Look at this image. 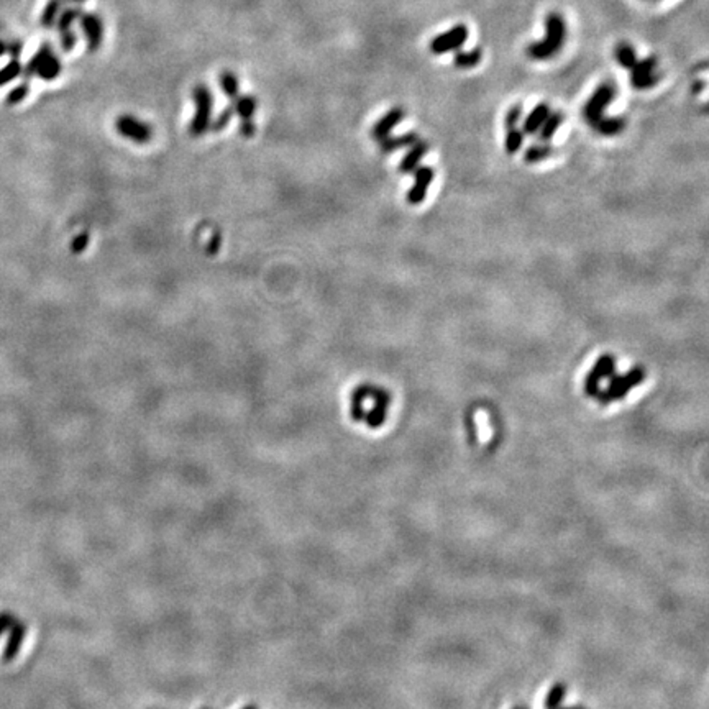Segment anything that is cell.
Wrapping results in <instances>:
<instances>
[{
  "mask_svg": "<svg viewBox=\"0 0 709 709\" xmlns=\"http://www.w3.org/2000/svg\"><path fill=\"white\" fill-rule=\"evenodd\" d=\"M64 2H74V3H84L86 0H64Z\"/></svg>",
  "mask_w": 709,
  "mask_h": 709,
  "instance_id": "cell-34",
  "label": "cell"
},
{
  "mask_svg": "<svg viewBox=\"0 0 709 709\" xmlns=\"http://www.w3.org/2000/svg\"><path fill=\"white\" fill-rule=\"evenodd\" d=\"M466 40H468V27H466L465 23H458L450 30H447V32L432 38L429 50L430 53H434L437 56L452 53V51L463 48Z\"/></svg>",
  "mask_w": 709,
  "mask_h": 709,
  "instance_id": "cell-4",
  "label": "cell"
},
{
  "mask_svg": "<svg viewBox=\"0 0 709 709\" xmlns=\"http://www.w3.org/2000/svg\"><path fill=\"white\" fill-rule=\"evenodd\" d=\"M417 141V135L416 133H409V135H403V137H386L383 138L381 141H379V148H381L384 153H391V151H396L399 148H403V146H410L414 145Z\"/></svg>",
  "mask_w": 709,
  "mask_h": 709,
  "instance_id": "cell-23",
  "label": "cell"
},
{
  "mask_svg": "<svg viewBox=\"0 0 709 709\" xmlns=\"http://www.w3.org/2000/svg\"><path fill=\"white\" fill-rule=\"evenodd\" d=\"M368 397L375 401V404L368 412H365V419H363V421H365L366 426L371 427V429H378V427H381L384 421H386L391 396H389L388 391H384V389L370 386Z\"/></svg>",
  "mask_w": 709,
  "mask_h": 709,
  "instance_id": "cell-10",
  "label": "cell"
},
{
  "mask_svg": "<svg viewBox=\"0 0 709 709\" xmlns=\"http://www.w3.org/2000/svg\"><path fill=\"white\" fill-rule=\"evenodd\" d=\"M657 66H659V59L655 56H647L643 59H637V63L630 68V84H632V88L643 90L659 84L660 74L657 72Z\"/></svg>",
  "mask_w": 709,
  "mask_h": 709,
  "instance_id": "cell-6",
  "label": "cell"
},
{
  "mask_svg": "<svg viewBox=\"0 0 709 709\" xmlns=\"http://www.w3.org/2000/svg\"><path fill=\"white\" fill-rule=\"evenodd\" d=\"M88 245H89V233L88 232H81L79 235L74 237V240H72V243H71L72 253H74V254L82 253L86 248H88Z\"/></svg>",
  "mask_w": 709,
  "mask_h": 709,
  "instance_id": "cell-30",
  "label": "cell"
},
{
  "mask_svg": "<svg viewBox=\"0 0 709 709\" xmlns=\"http://www.w3.org/2000/svg\"><path fill=\"white\" fill-rule=\"evenodd\" d=\"M614 59L619 63L621 68L629 69L630 71V68L637 63L639 58H637V53H635L634 46L628 41H622L616 46V48H614Z\"/></svg>",
  "mask_w": 709,
  "mask_h": 709,
  "instance_id": "cell-21",
  "label": "cell"
},
{
  "mask_svg": "<svg viewBox=\"0 0 709 709\" xmlns=\"http://www.w3.org/2000/svg\"><path fill=\"white\" fill-rule=\"evenodd\" d=\"M616 97V88L611 82H603L598 89L595 90L593 96L588 99L583 114H585L586 122L590 125L598 123L604 117V110L608 109L609 103Z\"/></svg>",
  "mask_w": 709,
  "mask_h": 709,
  "instance_id": "cell-5",
  "label": "cell"
},
{
  "mask_svg": "<svg viewBox=\"0 0 709 709\" xmlns=\"http://www.w3.org/2000/svg\"><path fill=\"white\" fill-rule=\"evenodd\" d=\"M19 72H20V66H19V63H12V64H8V66H7L6 69H3V71H0V86L6 84V82H8V81L14 79V77H15L17 74H19Z\"/></svg>",
  "mask_w": 709,
  "mask_h": 709,
  "instance_id": "cell-31",
  "label": "cell"
},
{
  "mask_svg": "<svg viewBox=\"0 0 709 709\" xmlns=\"http://www.w3.org/2000/svg\"><path fill=\"white\" fill-rule=\"evenodd\" d=\"M550 106L546 102H540L534 109L530 110V114L526 117L524 123H522V133L524 135H535L539 132L542 123L546 122V119L550 114Z\"/></svg>",
  "mask_w": 709,
  "mask_h": 709,
  "instance_id": "cell-15",
  "label": "cell"
},
{
  "mask_svg": "<svg viewBox=\"0 0 709 709\" xmlns=\"http://www.w3.org/2000/svg\"><path fill=\"white\" fill-rule=\"evenodd\" d=\"M552 154V148L548 145H532L527 148L524 159L527 163H537L542 161V159L548 158Z\"/></svg>",
  "mask_w": 709,
  "mask_h": 709,
  "instance_id": "cell-26",
  "label": "cell"
},
{
  "mask_svg": "<svg viewBox=\"0 0 709 709\" xmlns=\"http://www.w3.org/2000/svg\"><path fill=\"white\" fill-rule=\"evenodd\" d=\"M81 15H82L81 8L74 7V8H66V10L61 14V17H59L58 30H59V34H61V46L66 51L74 48L76 34L71 32V23L74 20L81 19Z\"/></svg>",
  "mask_w": 709,
  "mask_h": 709,
  "instance_id": "cell-12",
  "label": "cell"
},
{
  "mask_svg": "<svg viewBox=\"0 0 709 709\" xmlns=\"http://www.w3.org/2000/svg\"><path fill=\"white\" fill-rule=\"evenodd\" d=\"M435 172L429 166H421L416 170V183H414L410 191L408 192V201L410 204H421L426 199L427 189L434 179Z\"/></svg>",
  "mask_w": 709,
  "mask_h": 709,
  "instance_id": "cell-13",
  "label": "cell"
},
{
  "mask_svg": "<svg viewBox=\"0 0 709 709\" xmlns=\"http://www.w3.org/2000/svg\"><path fill=\"white\" fill-rule=\"evenodd\" d=\"M233 114H235V112H233L232 106L227 107L226 110L220 112V115L217 117V119H214L210 122V130H212V132H222V130L228 125V122H230V120H232Z\"/></svg>",
  "mask_w": 709,
  "mask_h": 709,
  "instance_id": "cell-28",
  "label": "cell"
},
{
  "mask_svg": "<svg viewBox=\"0 0 709 709\" xmlns=\"http://www.w3.org/2000/svg\"><path fill=\"white\" fill-rule=\"evenodd\" d=\"M566 40V21L559 12H550L546 19V37L527 46V56L535 61H547L560 53Z\"/></svg>",
  "mask_w": 709,
  "mask_h": 709,
  "instance_id": "cell-1",
  "label": "cell"
},
{
  "mask_svg": "<svg viewBox=\"0 0 709 709\" xmlns=\"http://www.w3.org/2000/svg\"><path fill=\"white\" fill-rule=\"evenodd\" d=\"M240 133H241V137H245V138H252L254 135V123L252 122V120H241Z\"/></svg>",
  "mask_w": 709,
  "mask_h": 709,
  "instance_id": "cell-33",
  "label": "cell"
},
{
  "mask_svg": "<svg viewBox=\"0 0 709 709\" xmlns=\"http://www.w3.org/2000/svg\"><path fill=\"white\" fill-rule=\"evenodd\" d=\"M79 20L82 32H84L86 38H88V48L94 53V51L101 48L103 40V23L101 17L96 14H84V12H82Z\"/></svg>",
  "mask_w": 709,
  "mask_h": 709,
  "instance_id": "cell-11",
  "label": "cell"
},
{
  "mask_svg": "<svg viewBox=\"0 0 709 709\" xmlns=\"http://www.w3.org/2000/svg\"><path fill=\"white\" fill-rule=\"evenodd\" d=\"M257 99L253 96H239L232 101V109L241 120H252L257 112Z\"/></svg>",
  "mask_w": 709,
  "mask_h": 709,
  "instance_id": "cell-20",
  "label": "cell"
},
{
  "mask_svg": "<svg viewBox=\"0 0 709 709\" xmlns=\"http://www.w3.org/2000/svg\"><path fill=\"white\" fill-rule=\"evenodd\" d=\"M219 84H220V89L223 90V94H226L230 101H233V99H237L240 96L239 77L233 74V72L223 71L222 74L219 76Z\"/></svg>",
  "mask_w": 709,
  "mask_h": 709,
  "instance_id": "cell-24",
  "label": "cell"
},
{
  "mask_svg": "<svg viewBox=\"0 0 709 709\" xmlns=\"http://www.w3.org/2000/svg\"><path fill=\"white\" fill-rule=\"evenodd\" d=\"M192 99L194 106H196V114H194L192 122L189 125V132L192 137H202L210 130L214 97H212L210 89L206 84H199L192 90Z\"/></svg>",
  "mask_w": 709,
  "mask_h": 709,
  "instance_id": "cell-3",
  "label": "cell"
},
{
  "mask_svg": "<svg viewBox=\"0 0 709 709\" xmlns=\"http://www.w3.org/2000/svg\"><path fill=\"white\" fill-rule=\"evenodd\" d=\"M429 151V145L426 143V141H416L414 145H410V150L408 151V154H406L403 161H401L399 164V170L403 172H409L412 171L414 168L417 166L419 161L423 158V154Z\"/></svg>",
  "mask_w": 709,
  "mask_h": 709,
  "instance_id": "cell-17",
  "label": "cell"
},
{
  "mask_svg": "<svg viewBox=\"0 0 709 709\" xmlns=\"http://www.w3.org/2000/svg\"><path fill=\"white\" fill-rule=\"evenodd\" d=\"M614 370H616V360H614L612 354H603V357L598 358V361L595 363V366L591 368L590 373L586 375L585 379V391L590 397H596L599 389L601 379L611 378L614 375Z\"/></svg>",
  "mask_w": 709,
  "mask_h": 709,
  "instance_id": "cell-9",
  "label": "cell"
},
{
  "mask_svg": "<svg viewBox=\"0 0 709 709\" xmlns=\"http://www.w3.org/2000/svg\"><path fill=\"white\" fill-rule=\"evenodd\" d=\"M563 120H565V117L561 112H550L546 119V122L542 123V127H540V130L537 132L540 141H542V143L550 141L553 135L557 133V130L560 128V125L563 123Z\"/></svg>",
  "mask_w": 709,
  "mask_h": 709,
  "instance_id": "cell-19",
  "label": "cell"
},
{
  "mask_svg": "<svg viewBox=\"0 0 709 709\" xmlns=\"http://www.w3.org/2000/svg\"><path fill=\"white\" fill-rule=\"evenodd\" d=\"M643 379H646V370H643L642 366H635V368L630 370L629 373H626L622 376L612 375L608 389L599 391L596 397H598V401L603 406H608L609 403H612V401L624 399L626 395H628L630 389L639 386Z\"/></svg>",
  "mask_w": 709,
  "mask_h": 709,
  "instance_id": "cell-2",
  "label": "cell"
},
{
  "mask_svg": "<svg viewBox=\"0 0 709 709\" xmlns=\"http://www.w3.org/2000/svg\"><path fill=\"white\" fill-rule=\"evenodd\" d=\"M593 127L598 130L601 135L604 137H612L621 133L626 127V122L622 117H603L598 123H595Z\"/></svg>",
  "mask_w": 709,
  "mask_h": 709,
  "instance_id": "cell-22",
  "label": "cell"
},
{
  "mask_svg": "<svg viewBox=\"0 0 709 709\" xmlns=\"http://www.w3.org/2000/svg\"><path fill=\"white\" fill-rule=\"evenodd\" d=\"M27 96H28V86L23 84V86H20V88H17V89L12 90L10 96L7 97V102L8 103H19V102L23 101V99L27 97Z\"/></svg>",
  "mask_w": 709,
  "mask_h": 709,
  "instance_id": "cell-32",
  "label": "cell"
},
{
  "mask_svg": "<svg viewBox=\"0 0 709 709\" xmlns=\"http://www.w3.org/2000/svg\"><path fill=\"white\" fill-rule=\"evenodd\" d=\"M508 132H506V153L508 154H514L517 153L519 148H521L522 143H524V133H522V130H519L517 127H511V128H506Z\"/></svg>",
  "mask_w": 709,
  "mask_h": 709,
  "instance_id": "cell-25",
  "label": "cell"
},
{
  "mask_svg": "<svg viewBox=\"0 0 709 709\" xmlns=\"http://www.w3.org/2000/svg\"><path fill=\"white\" fill-rule=\"evenodd\" d=\"M115 130L119 135H122L128 140L137 141V143H148L153 138V128L146 122H141L133 115H120L115 120Z\"/></svg>",
  "mask_w": 709,
  "mask_h": 709,
  "instance_id": "cell-8",
  "label": "cell"
},
{
  "mask_svg": "<svg viewBox=\"0 0 709 709\" xmlns=\"http://www.w3.org/2000/svg\"><path fill=\"white\" fill-rule=\"evenodd\" d=\"M368 391L370 384H361L352 392V401H350V414H352V419L354 422H361L363 417H365V408H363V403L365 399H368Z\"/></svg>",
  "mask_w": 709,
  "mask_h": 709,
  "instance_id": "cell-16",
  "label": "cell"
},
{
  "mask_svg": "<svg viewBox=\"0 0 709 709\" xmlns=\"http://www.w3.org/2000/svg\"><path fill=\"white\" fill-rule=\"evenodd\" d=\"M521 117H522V106L521 103H514L511 109L508 110V114H506V120H504L506 128L517 127V122L521 120Z\"/></svg>",
  "mask_w": 709,
  "mask_h": 709,
  "instance_id": "cell-29",
  "label": "cell"
},
{
  "mask_svg": "<svg viewBox=\"0 0 709 709\" xmlns=\"http://www.w3.org/2000/svg\"><path fill=\"white\" fill-rule=\"evenodd\" d=\"M483 59L481 48H471V50H457V53L453 54V64L458 69H473L477 68Z\"/></svg>",
  "mask_w": 709,
  "mask_h": 709,
  "instance_id": "cell-18",
  "label": "cell"
},
{
  "mask_svg": "<svg viewBox=\"0 0 709 709\" xmlns=\"http://www.w3.org/2000/svg\"><path fill=\"white\" fill-rule=\"evenodd\" d=\"M404 119V110L401 109V107H395V109H391L388 112L386 115H383L381 119L376 122V125L373 127V135L375 140L381 141L383 138L389 137V133H391V130L396 127V125H399L401 122H403Z\"/></svg>",
  "mask_w": 709,
  "mask_h": 709,
  "instance_id": "cell-14",
  "label": "cell"
},
{
  "mask_svg": "<svg viewBox=\"0 0 709 709\" xmlns=\"http://www.w3.org/2000/svg\"><path fill=\"white\" fill-rule=\"evenodd\" d=\"M34 72L45 81H53L61 72V63L53 54V51L50 50V46H41L37 56L30 61L27 66V74L32 76Z\"/></svg>",
  "mask_w": 709,
  "mask_h": 709,
  "instance_id": "cell-7",
  "label": "cell"
},
{
  "mask_svg": "<svg viewBox=\"0 0 709 709\" xmlns=\"http://www.w3.org/2000/svg\"><path fill=\"white\" fill-rule=\"evenodd\" d=\"M64 0H50V3L45 8V14L41 17V23L45 25L46 28H50L53 25V21L59 14V8H61V3Z\"/></svg>",
  "mask_w": 709,
  "mask_h": 709,
  "instance_id": "cell-27",
  "label": "cell"
}]
</instances>
